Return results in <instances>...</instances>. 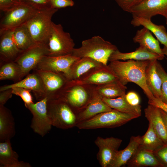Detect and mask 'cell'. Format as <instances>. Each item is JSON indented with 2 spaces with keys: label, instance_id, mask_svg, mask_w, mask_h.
<instances>
[{
  "label": "cell",
  "instance_id": "1",
  "mask_svg": "<svg viewBox=\"0 0 167 167\" xmlns=\"http://www.w3.org/2000/svg\"><path fill=\"white\" fill-rule=\"evenodd\" d=\"M150 61L117 60L110 62L108 66L116 74L122 84L125 85L128 82L137 84L142 89L148 100H150L154 97L147 86L145 78V70Z\"/></svg>",
  "mask_w": 167,
  "mask_h": 167
},
{
  "label": "cell",
  "instance_id": "2",
  "mask_svg": "<svg viewBox=\"0 0 167 167\" xmlns=\"http://www.w3.org/2000/svg\"><path fill=\"white\" fill-rule=\"evenodd\" d=\"M117 49L116 45L101 36H94L83 41L81 46L75 48L72 54L80 58L89 57L107 65L110 56Z\"/></svg>",
  "mask_w": 167,
  "mask_h": 167
},
{
  "label": "cell",
  "instance_id": "3",
  "mask_svg": "<svg viewBox=\"0 0 167 167\" xmlns=\"http://www.w3.org/2000/svg\"><path fill=\"white\" fill-rule=\"evenodd\" d=\"M58 11L52 7L38 10L25 23L34 44L48 45L52 28V18Z\"/></svg>",
  "mask_w": 167,
  "mask_h": 167
},
{
  "label": "cell",
  "instance_id": "4",
  "mask_svg": "<svg viewBox=\"0 0 167 167\" xmlns=\"http://www.w3.org/2000/svg\"><path fill=\"white\" fill-rule=\"evenodd\" d=\"M47 112L52 126L62 129L76 126L78 122L76 113L63 99L48 100Z\"/></svg>",
  "mask_w": 167,
  "mask_h": 167
},
{
  "label": "cell",
  "instance_id": "5",
  "mask_svg": "<svg viewBox=\"0 0 167 167\" xmlns=\"http://www.w3.org/2000/svg\"><path fill=\"white\" fill-rule=\"evenodd\" d=\"M139 117L137 115L126 113L112 109L79 122L76 127L81 129L113 128L123 125Z\"/></svg>",
  "mask_w": 167,
  "mask_h": 167
},
{
  "label": "cell",
  "instance_id": "6",
  "mask_svg": "<svg viewBox=\"0 0 167 167\" xmlns=\"http://www.w3.org/2000/svg\"><path fill=\"white\" fill-rule=\"evenodd\" d=\"M75 45L70 33L64 31L61 24L53 22L48 44V56L56 57L72 54Z\"/></svg>",
  "mask_w": 167,
  "mask_h": 167
},
{
  "label": "cell",
  "instance_id": "7",
  "mask_svg": "<svg viewBox=\"0 0 167 167\" xmlns=\"http://www.w3.org/2000/svg\"><path fill=\"white\" fill-rule=\"evenodd\" d=\"M48 45L34 44L27 49L22 51L14 61L19 66L21 70L20 80L33 70L41 59L48 56Z\"/></svg>",
  "mask_w": 167,
  "mask_h": 167
},
{
  "label": "cell",
  "instance_id": "8",
  "mask_svg": "<svg viewBox=\"0 0 167 167\" xmlns=\"http://www.w3.org/2000/svg\"><path fill=\"white\" fill-rule=\"evenodd\" d=\"M37 10L23 2L4 12L0 23V32L12 30L25 24Z\"/></svg>",
  "mask_w": 167,
  "mask_h": 167
},
{
  "label": "cell",
  "instance_id": "9",
  "mask_svg": "<svg viewBox=\"0 0 167 167\" xmlns=\"http://www.w3.org/2000/svg\"><path fill=\"white\" fill-rule=\"evenodd\" d=\"M48 99L45 97L36 103L25 105L32 115L31 127L35 133L42 137L48 133L52 126L47 112Z\"/></svg>",
  "mask_w": 167,
  "mask_h": 167
},
{
  "label": "cell",
  "instance_id": "10",
  "mask_svg": "<svg viewBox=\"0 0 167 167\" xmlns=\"http://www.w3.org/2000/svg\"><path fill=\"white\" fill-rule=\"evenodd\" d=\"M118 80L116 74L108 66L103 65L93 68L79 78L68 81V85H100Z\"/></svg>",
  "mask_w": 167,
  "mask_h": 167
},
{
  "label": "cell",
  "instance_id": "11",
  "mask_svg": "<svg viewBox=\"0 0 167 167\" xmlns=\"http://www.w3.org/2000/svg\"><path fill=\"white\" fill-rule=\"evenodd\" d=\"M79 58L72 54L56 57L46 56L41 59L33 70L49 71L62 74L67 79L71 66Z\"/></svg>",
  "mask_w": 167,
  "mask_h": 167
},
{
  "label": "cell",
  "instance_id": "12",
  "mask_svg": "<svg viewBox=\"0 0 167 167\" xmlns=\"http://www.w3.org/2000/svg\"><path fill=\"white\" fill-rule=\"evenodd\" d=\"M41 77L46 97L48 100L59 97L66 88L68 80L62 74L41 70H33Z\"/></svg>",
  "mask_w": 167,
  "mask_h": 167
},
{
  "label": "cell",
  "instance_id": "13",
  "mask_svg": "<svg viewBox=\"0 0 167 167\" xmlns=\"http://www.w3.org/2000/svg\"><path fill=\"white\" fill-rule=\"evenodd\" d=\"M122 142L121 139L113 137H97L94 141L99 149L97 158L101 167H109Z\"/></svg>",
  "mask_w": 167,
  "mask_h": 167
},
{
  "label": "cell",
  "instance_id": "14",
  "mask_svg": "<svg viewBox=\"0 0 167 167\" xmlns=\"http://www.w3.org/2000/svg\"><path fill=\"white\" fill-rule=\"evenodd\" d=\"M92 95V92H88L84 85L67 84L59 97L65 100L77 113L87 105Z\"/></svg>",
  "mask_w": 167,
  "mask_h": 167
},
{
  "label": "cell",
  "instance_id": "15",
  "mask_svg": "<svg viewBox=\"0 0 167 167\" xmlns=\"http://www.w3.org/2000/svg\"><path fill=\"white\" fill-rule=\"evenodd\" d=\"M132 15L151 19L160 15L167 19V0H143L131 11Z\"/></svg>",
  "mask_w": 167,
  "mask_h": 167
},
{
  "label": "cell",
  "instance_id": "16",
  "mask_svg": "<svg viewBox=\"0 0 167 167\" xmlns=\"http://www.w3.org/2000/svg\"><path fill=\"white\" fill-rule=\"evenodd\" d=\"M26 76L25 78L14 84L0 87V92L14 87H20L32 91L38 101L46 97L43 83L39 74L34 71L33 73Z\"/></svg>",
  "mask_w": 167,
  "mask_h": 167
},
{
  "label": "cell",
  "instance_id": "17",
  "mask_svg": "<svg viewBox=\"0 0 167 167\" xmlns=\"http://www.w3.org/2000/svg\"><path fill=\"white\" fill-rule=\"evenodd\" d=\"M112 109L103 101L102 97L93 89L92 97L88 104L76 113L78 123Z\"/></svg>",
  "mask_w": 167,
  "mask_h": 167
},
{
  "label": "cell",
  "instance_id": "18",
  "mask_svg": "<svg viewBox=\"0 0 167 167\" xmlns=\"http://www.w3.org/2000/svg\"><path fill=\"white\" fill-rule=\"evenodd\" d=\"M13 30L0 32V64L14 61L21 52L12 39Z\"/></svg>",
  "mask_w": 167,
  "mask_h": 167
},
{
  "label": "cell",
  "instance_id": "19",
  "mask_svg": "<svg viewBox=\"0 0 167 167\" xmlns=\"http://www.w3.org/2000/svg\"><path fill=\"white\" fill-rule=\"evenodd\" d=\"M164 57L157 54L152 53L145 48L141 46L134 51L126 53H122L118 49L111 54L109 61L122 60H134L137 61L161 60Z\"/></svg>",
  "mask_w": 167,
  "mask_h": 167
},
{
  "label": "cell",
  "instance_id": "20",
  "mask_svg": "<svg viewBox=\"0 0 167 167\" xmlns=\"http://www.w3.org/2000/svg\"><path fill=\"white\" fill-rule=\"evenodd\" d=\"M19 156L14 151L10 139L0 143V166L1 167H31L28 163L19 160Z\"/></svg>",
  "mask_w": 167,
  "mask_h": 167
},
{
  "label": "cell",
  "instance_id": "21",
  "mask_svg": "<svg viewBox=\"0 0 167 167\" xmlns=\"http://www.w3.org/2000/svg\"><path fill=\"white\" fill-rule=\"evenodd\" d=\"M144 112L145 117L151 124L158 136L165 144H167V130L160 109L148 104Z\"/></svg>",
  "mask_w": 167,
  "mask_h": 167
},
{
  "label": "cell",
  "instance_id": "22",
  "mask_svg": "<svg viewBox=\"0 0 167 167\" xmlns=\"http://www.w3.org/2000/svg\"><path fill=\"white\" fill-rule=\"evenodd\" d=\"M126 165L129 167H156L161 164L154 153L139 147Z\"/></svg>",
  "mask_w": 167,
  "mask_h": 167
},
{
  "label": "cell",
  "instance_id": "23",
  "mask_svg": "<svg viewBox=\"0 0 167 167\" xmlns=\"http://www.w3.org/2000/svg\"><path fill=\"white\" fill-rule=\"evenodd\" d=\"M133 41L138 43L149 51L157 54L164 57L159 41L154 37L152 33L147 28L143 27L137 31L133 38Z\"/></svg>",
  "mask_w": 167,
  "mask_h": 167
},
{
  "label": "cell",
  "instance_id": "24",
  "mask_svg": "<svg viewBox=\"0 0 167 167\" xmlns=\"http://www.w3.org/2000/svg\"><path fill=\"white\" fill-rule=\"evenodd\" d=\"M103 65L101 62L89 57L79 58L71 66L67 79L68 81L76 79L91 69Z\"/></svg>",
  "mask_w": 167,
  "mask_h": 167
},
{
  "label": "cell",
  "instance_id": "25",
  "mask_svg": "<svg viewBox=\"0 0 167 167\" xmlns=\"http://www.w3.org/2000/svg\"><path fill=\"white\" fill-rule=\"evenodd\" d=\"M15 134V123L11 111L0 106V142L10 139Z\"/></svg>",
  "mask_w": 167,
  "mask_h": 167
},
{
  "label": "cell",
  "instance_id": "26",
  "mask_svg": "<svg viewBox=\"0 0 167 167\" xmlns=\"http://www.w3.org/2000/svg\"><path fill=\"white\" fill-rule=\"evenodd\" d=\"M157 60H150L145 70V78L147 86L154 96L160 99L162 81L156 70Z\"/></svg>",
  "mask_w": 167,
  "mask_h": 167
},
{
  "label": "cell",
  "instance_id": "27",
  "mask_svg": "<svg viewBox=\"0 0 167 167\" xmlns=\"http://www.w3.org/2000/svg\"><path fill=\"white\" fill-rule=\"evenodd\" d=\"M141 136H132L127 147L118 150L109 167H121L126 165L139 147Z\"/></svg>",
  "mask_w": 167,
  "mask_h": 167
},
{
  "label": "cell",
  "instance_id": "28",
  "mask_svg": "<svg viewBox=\"0 0 167 167\" xmlns=\"http://www.w3.org/2000/svg\"><path fill=\"white\" fill-rule=\"evenodd\" d=\"M131 24L134 27L143 26L148 29L164 46L167 47V32L163 25L153 23L151 19L132 15Z\"/></svg>",
  "mask_w": 167,
  "mask_h": 167
},
{
  "label": "cell",
  "instance_id": "29",
  "mask_svg": "<svg viewBox=\"0 0 167 167\" xmlns=\"http://www.w3.org/2000/svg\"><path fill=\"white\" fill-rule=\"evenodd\" d=\"M93 89L102 97L113 98L125 95L127 88L118 80L97 85Z\"/></svg>",
  "mask_w": 167,
  "mask_h": 167
},
{
  "label": "cell",
  "instance_id": "30",
  "mask_svg": "<svg viewBox=\"0 0 167 167\" xmlns=\"http://www.w3.org/2000/svg\"><path fill=\"white\" fill-rule=\"evenodd\" d=\"M103 101L110 108L120 112L130 114L141 115V106L140 105L132 106L127 101L126 95L115 98L102 97Z\"/></svg>",
  "mask_w": 167,
  "mask_h": 167
},
{
  "label": "cell",
  "instance_id": "31",
  "mask_svg": "<svg viewBox=\"0 0 167 167\" xmlns=\"http://www.w3.org/2000/svg\"><path fill=\"white\" fill-rule=\"evenodd\" d=\"M165 144L149 123L147 131L141 137L139 147L155 153L163 147Z\"/></svg>",
  "mask_w": 167,
  "mask_h": 167
},
{
  "label": "cell",
  "instance_id": "32",
  "mask_svg": "<svg viewBox=\"0 0 167 167\" xmlns=\"http://www.w3.org/2000/svg\"><path fill=\"white\" fill-rule=\"evenodd\" d=\"M12 39L21 51L34 44L26 23L12 29Z\"/></svg>",
  "mask_w": 167,
  "mask_h": 167
},
{
  "label": "cell",
  "instance_id": "33",
  "mask_svg": "<svg viewBox=\"0 0 167 167\" xmlns=\"http://www.w3.org/2000/svg\"><path fill=\"white\" fill-rule=\"evenodd\" d=\"M21 70L18 64L14 61L0 65V80H11L15 83L20 81Z\"/></svg>",
  "mask_w": 167,
  "mask_h": 167
},
{
  "label": "cell",
  "instance_id": "34",
  "mask_svg": "<svg viewBox=\"0 0 167 167\" xmlns=\"http://www.w3.org/2000/svg\"><path fill=\"white\" fill-rule=\"evenodd\" d=\"M156 67L157 72L162 81L161 96L160 99L167 104V73L158 60L156 63Z\"/></svg>",
  "mask_w": 167,
  "mask_h": 167
},
{
  "label": "cell",
  "instance_id": "35",
  "mask_svg": "<svg viewBox=\"0 0 167 167\" xmlns=\"http://www.w3.org/2000/svg\"><path fill=\"white\" fill-rule=\"evenodd\" d=\"M11 88L13 94L20 96L24 102V105L34 103L30 93V90L20 87H14Z\"/></svg>",
  "mask_w": 167,
  "mask_h": 167
},
{
  "label": "cell",
  "instance_id": "36",
  "mask_svg": "<svg viewBox=\"0 0 167 167\" xmlns=\"http://www.w3.org/2000/svg\"><path fill=\"white\" fill-rule=\"evenodd\" d=\"M123 11L131 13L132 10L143 0H115Z\"/></svg>",
  "mask_w": 167,
  "mask_h": 167
},
{
  "label": "cell",
  "instance_id": "37",
  "mask_svg": "<svg viewBox=\"0 0 167 167\" xmlns=\"http://www.w3.org/2000/svg\"><path fill=\"white\" fill-rule=\"evenodd\" d=\"M22 2L29 5L38 10L51 7L49 0H22Z\"/></svg>",
  "mask_w": 167,
  "mask_h": 167
},
{
  "label": "cell",
  "instance_id": "38",
  "mask_svg": "<svg viewBox=\"0 0 167 167\" xmlns=\"http://www.w3.org/2000/svg\"><path fill=\"white\" fill-rule=\"evenodd\" d=\"M50 7L58 9L67 7L73 6L75 4L72 0H49Z\"/></svg>",
  "mask_w": 167,
  "mask_h": 167
},
{
  "label": "cell",
  "instance_id": "39",
  "mask_svg": "<svg viewBox=\"0 0 167 167\" xmlns=\"http://www.w3.org/2000/svg\"><path fill=\"white\" fill-rule=\"evenodd\" d=\"M126 98L130 105L135 106L139 105L140 98L138 94L135 92H129L126 94Z\"/></svg>",
  "mask_w": 167,
  "mask_h": 167
},
{
  "label": "cell",
  "instance_id": "40",
  "mask_svg": "<svg viewBox=\"0 0 167 167\" xmlns=\"http://www.w3.org/2000/svg\"><path fill=\"white\" fill-rule=\"evenodd\" d=\"M19 2L15 0H0V9L4 12L6 11Z\"/></svg>",
  "mask_w": 167,
  "mask_h": 167
},
{
  "label": "cell",
  "instance_id": "41",
  "mask_svg": "<svg viewBox=\"0 0 167 167\" xmlns=\"http://www.w3.org/2000/svg\"><path fill=\"white\" fill-rule=\"evenodd\" d=\"M148 104L152 105L161 109L167 114V104L160 99L154 97L151 100H148Z\"/></svg>",
  "mask_w": 167,
  "mask_h": 167
},
{
  "label": "cell",
  "instance_id": "42",
  "mask_svg": "<svg viewBox=\"0 0 167 167\" xmlns=\"http://www.w3.org/2000/svg\"><path fill=\"white\" fill-rule=\"evenodd\" d=\"M13 94L12 88L4 90L0 92V106L4 105Z\"/></svg>",
  "mask_w": 167,
  "mask_h": 167
},
{
  "label": "cell",
  "instance_id": "43",
  "mask_svg": "<svg viewBox=\"0 0 167 167\" xmlns=\"http://www.w3.org/2000/svg\"><path fill=\"white\" fill-rule=\"evenodd\" d=\"M154 153L158 158L167 164V146H164Z\"/></svg>",
  "mask_w": 167,
  "mask_h": 167
},
{
  "label": "cell",
  "instance_id": "44",
  "mask_svg": "<svg viewBox=\"0 0 167 167\" xmlns=\"http://www.w3.org/2000/svg\"><path fill=\"white\" fill-rule=\"evenodd\" d=\"M160 109L162 117L167 130V114L161 109Z\"/></svg>",
  "mask_w": 167,
  "mask_h": 167
},
{
  "label": "cell",
  "instance_id": "45",
  "mask_svg": "<svg viewBox=\"0 0 167 167\" xmlns=\"http://www.w3.org/2000/svg\"><path fill=\"white\" fill-rule=\"evenodd\" d=\"M163 53L164 55H165L167 57V47L164 46L163 48L162 49Z\"/></svg>",
  "mask_w": 167,
  "mask_h": 167
},
{
  "label": "cell",
  "instance_id": "46",
  "mask_svg": "<svg viewBox=\"0 0 167 167\" xmlns=\"http://www.w3.org/2000/svg\"><path fill=\"white\" fill-rule=\"evenodd\" d=\"M15 0L18 2H21L22 1V0Z\"/></svg>",
  "mask_w": 167,
  "mask_h": 167
},
{
  "label": "cell",
  "instance_id": "47",
  "mask_svg": "<svg viewBox=\"0 0 167 167\" xmlns=\"http://www.w3.org/2000/svg\"><path fill=\"white\" fill-rule=\"evenodd\" d=\"M166 23L167 25V19H166Z\"/></svg>",
  "mask_w": 167,
  "mask_h": 167
}]
</instances>
